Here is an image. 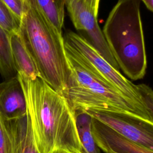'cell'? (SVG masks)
Returning <instances> with one entry per match:
<instances>
[{"label":"cell","instance_id":"1","mask_svg":"<svg viewBox=\"0 0 153 153\" xmlns=\"http://www.w3.org/2000/svg\"><path fill=\"white\" fill-rule=\"evenodd\" d=\"M38 153H86L80 140L76 112L66 98L44 79L17 74Z\"/></svg>","mask_w":153,"mask_h":153},{"label":"cell","instance_id":"2","mask_svg":"<svg viewBox=\"0 0 153 153\" xmlns=\"http://www.w3.org/2000/svg\"><path fill=\"white\" fill-rule=\"evenodd\" d=\"M24 5L19 28L23 42L36 65L39 77L64 96L71 71L63 37L57 32L38 7L25 2Z\"/></svg>","mask_w":153,"mask_h":153},{"label":"cell","instance_id":"3","mask_svg":"<svg viewBox=\"0 0 153 153\" xmlns=\"http://www.w3.org/2000/svg\"><path fill=\"white\" fill-rule=\"evenodd\" d=\"M64 47L71 71L64 96L76 112L88 110L106 111L153 123L152 115L139 109L117 89L94 73L65 42Z\"/></svg>","mask_w":153,"mask_h":153},{"label":"cell","instance_id":"4","mask_svg":"<svg viewBox=\"0 0 153 153\" xmlns=\"http://www.w3.org/2000/svg\"><path fill=\"white\" fill-rule=\"evenodd\" d=\"M140 4V0H118L102 30L120 69L133 80L142 79L147 66Z\"/></svg>","mask_w":153,"mask_h":153},{"label":"cell","instance_id":"5","mask_svg":"<svg viewBox=\"0 0 153 153\" xmlns=\"http://www.w3.org/2000/svg\"><path fill=\"white\" fill-rule=\"evenodd\" d=\"M63 41L98 76L117 89L139 109L153 116V93L145 84L135 85L112 66L84 37L69 31Z\"/></svg>","mask_w":153,"mask_h":153},{"label":"cell","instance_id":"6","mask_svg":"<svg viewBox=\"0 0 153 153\" xmlns=\"http://www.w3.org/2000/svg\"><path fill=\"white\" fill-rule=\"evenodd\" d=\"M84 112L124 137L153 150V123L110 112L88 110Z\"/></svg>","mask_w":153,"mask_h":153},{"label":"cell","instance_id":"7","mask_svg":"<svg viewBox=\"0 0 153 153\" xmlns=\"http://www.w3.org/2000/svg\"><path fill=\"white\" fill-rule=\"evenodd\" d=\"M70 18L76 29L84 31L87 39L100 55L112 66L119 71L97 20V17L81 0H63Z\"/></svg>","mask_w":153,"mask_h":153},{"label":"cell","instance_id":"8","mask_svg":"<svg viewBox=\"0 0 153 153\" xmlns=\"http://www.w3.org/2000/svg\"><path fill=\"white\" fill-rule=\"evenodd\" d=\"M91 131L97 146L105 153H153V150L124 137L91 117Z\"/></svg>","mask_w":153,"mask_h":153},{"label":"cell","instance_id":"9","mask_svg":"<svg viewBox=\"0 0 153 153\" xmlns=\"http://www.w3.org/2000/svg\"><path fill=\"white\" fill-rule=\"evenodd\" d=\"M26 115L25 95L17 75L0 82V116L14 120Z\"/></svg>","mask_w":153,"mask_h":153},{"label":"cell","instance_id":"10","mask_svg":"<svg viewBox=\"0 0 153 153\" xmlns=\"http://www.w3.org/2000/svg\"><path fill=\"white\" fill-rule=\"evenodd\" d=\"M26 122V115L14 120H5L0 116V153H18Z\"/></svg>","mask_w":153,"mask_h":153},{"label":"cell","instance_id":"11","mask_svg":"<svg viewBox=\"0 0 153 153\" xmlns=\"http://www.w3.org/2000/svg\"><path fill=\"white\" fill-rule=\"evenodd\" d=\"M10 42L17 74H21L29 78L39 77L36 65L26 48L19 31L10 34Z\"/></svg>","mask_w":153,"mask_h":153},{"label":"cell","instance_id":"12","mask_svg":"<svg viewBox=\"0 0 153 153\" xmlns=\"http://www.w3.org/2000/svg\"><path fill=\"white\" fill-rule=\"evenodd\" d=\"M36 2L38 8L46 19L57 32L63 36L65 5L63 0H36Z\"/></svg>","mask_w":153,"mask_h":153},{"label":"cell","instance_id":"13","mask_svg":"<svg viewBox=\"0 0 153 153\" xmlns=\"http://www.w3.org/2000/svg\"><path fill=\"white\" fill-rule=\"evenodd\" d=\"M0 74L5 79L17 75L10 42V34L0 26Z\"/></svg>","mask_w":153,"mask_h":153},{"label":"cell","instance_id":"14","mask_svg":"<svg viewBox=\"0 0 153 153\" xmlns=\"http://www.w3.org/2000/svg\"><path fill=\"white\" fill-rule=\"evenodd\" d=\"M76 118L79 137L85 152L101 153L91 131V117L85 112H76Z\"/></svg>","mask_w":153,"mask_h":153},{"label":"cell","instance_id":"15","mask_svg":"<svg viewBox=\"0 0 153 153\" xmlns=\"http://www.w3.org/2000/svg\"><path fill=\"white\" fill-rule=\"evenodd\" d=\"M20 23V20L4 2L0 0V26L11 34L19 31Z\"/></svg>","mask_w":153,"mask_h":153},{"label":"cell","instance_id":"16","mask_svg":"<svg viewBox=\"0 0 153 153\" xmlns=\"http://www.w3.org/2000/svg\"><path fill=\"white\" fill-rule=\"evenodd\" d=\"M18 153H38L35 144L30 122L27 116L26 124L21 137Z\"/></svg>","mask_w":153,"mask_h":153},{"label":"cell","instance_id":"17","mask_svg":"<svg viewBox=\"0 0 153 153\" xmlns=\"http://www.w3.org/2000/svg\"><path fill=\"white\" fill-rule=\"evenodd\" d=\"M14 15L20 20L22 17L25 5L23 0H2Z\"/></svg>","mask_w":153,"mask_h":153},{"label":"cell","instance_id":"18","mask_svg":"<svg viewBox=\"0 0 153 153\" xmlns=\"http://www.w3.org/2000/svg\"><path fill=\"white\" fill-rule=\"evenodd\" d=\"M84 4H85L91 11L97 16L100 0H81Z\"/></svg>","mask_w":153,"mask_h":153},{"label":"cell","instance_id":"19","mask_svg":"<svg viewBox=\"0 0 153 153\" xmlns=\"http://www.w3.org/2000/svg\"><path fill=\"white\" fill-rule=\"evenodd\" d=\"M146 8L151 11H153V0H142Z\"/></svg>","mask_w":153,"mask_h":153},{"label":"cell","instance_id":"20","mask_svg":"<svg viewBox=\"0 0 153 153\" xmlns=\"http://www.w3.org/2000/svg\"><path fill=\"white\" fill-rule=\"evenodd\" d=\"M24 2L33 7H37V4L36 2V0H23Z\"/></svg>","mask_w":153,"mask_h":153}]
</instances>
